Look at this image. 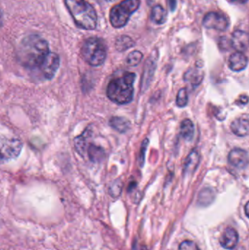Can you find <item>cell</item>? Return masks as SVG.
Here are the masks:
<instances>
[{
  "mask_svg": "<svg viewBox=\"0 0 249 250\" xmlns=\"http://www.w3.org/2000/svg\"><path fill=\"white\" fill-rule=\"evenodd\" d=\"M248 59L242 52L234 53L229 58V67L232 71L240 72L247 67Z\"/></svg>",
  "mask_w": 249,
  "mask_h": 250,
  "instance_id": "4fadbf2b",
  "label": "cell"
},
{
  "mask_svg": "<svg viewBox=\"0 0 249 250\" xmlns=\"http://www.w3.org/2000/svg\"><path fill=\"white\" fill-rule=\"evenodd\" d=\"M135 78V73L126 72L122 76L113 79L107 86L108 98L118 105L131 103L134 98Z\"/></svg>",
  "mask_w": 249,
  "mask_h": 250,
  "instance_id": "7a4b0ae2",
  "label": "cell"
},
{
  "mask_svg": "<svg viewBox=\"0 0 249 250\" xmlns=\"http://www.w3.org/2000/svg\"><path fill=\"white\" fill-rule=\"evenodd\" d=\"M221 245L227 250H232L237 246L238 242V233L232 228L225 229L219 239Z\"/></svg>",
  "mask_w": 249,
  "mask_h": 250,
  "instance_id": "7c38bea8",
  "label": "cell"
},
{
  "mask_svg": "<svg viewBox=\"0 0 249 250\" xmlns=\"http://www.w3.org/2000/svg\"><path fill=\"white\" fill-rule=\"evenodd\" d=\"M188 104V93L187 89H181L178 92L176 98V104L180 108H184Z\"/></svg>",
  "mask_w": 249,
  "mask_h": 250,
  "instance_id": "d4e9b609",
  "label": "cell"
},
{
  "mask_svg": "<svg viewBox=\"0 0 249 250\" xmlns=\"http://www.w3.org/2000/svg\"><path fill=\"white\" fill-rule=\"evenodd\" d=\"M168 4H169L170 8H171V11H174L175 7H176L177 0H168Z\"/></svg>",
  "mask_w": 249,
  "mask_h": 250,
  "instance_id": "f1b7e54d",
  "label": "cell"
},
{
  "mask_svg": "<svg viewBox=\"0 0 249 250\" xmlns=\"http://www.w3.org/2000/svg\"><path fill=\"white\" fill-rule=\"evenodd\" d=\"M213 200V191L206 189L200 192L199 196V203L201 205H209Z\"/></svg>",
  "mask_w": 249,
  "mask_h": 250,
  "instance_id": "cb8c5ba5",
  "label": "cell"
},
{
  "mask_svg": "<svg viewBox=\"0 0 249 250\" xmlns=\"http://www.w3.org/2000/svg\"><path fill=\"white\" fill-rule=\"evenodd\" d=\"M231 46L238 52L247 51L249 47V35L244 31H235L231 38Z\"/></svg>",
  "mask_w": 249,
  "mask_h": 250,
  "instance_id": "30bf717a",
  "label": "cell"
},
{
  "mask_svg": "<svg viewBox=\"0 0 249 250\" xmlns=\"http://www.w3.org/2000/svg\"><path fill=\"white\" fill-rule=\"evenodd\" d=\"M156 61L153 57H149L145 64L143 77L141 82V90L145 91L148 89L151 82L153 79L156 70Z\"/></svg>",
  "mask_w": 249,
  "mask_h": 250,
  "instance_id": "8fae6325",
  "label": "cell"
},
{
  "mask_svg": "<svg viewBox=\"0 0 249 250\" xmlns=\"http://www.w3.org/2000/svg\"><path fill=\"white\" fill-rule=\"evenodd\" d=\"M232 2L236 3V4H245L248 1V0H231Z\"/></svg>",
  "mask_w": 249,
  "mask_h": 250,
  "instance_id": "4dcf8cb0",
  "label": "cell"
},
{
  "mask_svg": "<svg viewBox=\"0 0 249 250\" xmlns=\"http://www.w3.org/2000/svg\"><path fill=\"white\" fill-rule=\"evenodd\" d=\"M230 127L232 132L238 136L245 137L249 135V121L246 119L239 118L234 120Z\"/></svg>",
  "mask_w": 249,
  "mask_h": 250,
  "instance_id": "9a60e30c",
  "label": "cell"
},
{
  "mask_svg": "<svg viewBox=\"0 0 249 250\" xmlns=\"http://www.w3.org/2000/svg\"><path fill=\"white\" fill-rule=\"evenodd\" d=\"M203 79V72L196 68L190 69L184 74V80L192 86H198L201 83Z\"/></svg>",
  "mask_w": 249,
  "mask_h": 250,
  "instance_id": "d6986e66",
  "label": "cell"
},
{
  "mask_svg": "<svg viewBox=\"0 0 249 250\" xmlns=\"http://www.w3.org/2000/svg\"><path fill=\"white\" fill-rule=\"evenodd\" d=\"M107 1H114L115 0H106Z\"/></svg>",
  "mask_w": 249,
  "mask_h": 250,
  "instance_id": "d6a6232c",
  "label": "cell"
},
{
  "mask_svg": "<svg viewBox=\"0 0 249 250\" xmlns=\"http://www.w3.org/2000/svg\"><path fill=\"white\" fill-rule=\"evenodd\" d=\"M203 24L207 29L223 32L229 27L230 23L228 19L222 13L210 12L203 19Z\"/></svg>",
  "mask_w": 249,
  "mask_h": 250,
  "instance_id": "52a82bcc",
  "label": "cell"
},
{
  "mask_svg": "<svg viewBox=\"0 0 249 250\" xmlns=\"http://www.w3.org/2000/svg\"><path fill=\"white\" fill-rule=\"evenodd\" d=\"M92 131L87 128L81 135H78L75 138L74 144L76 151L80 156H84L85 152L87 150L89 144H88V140L90 138Z\"/></svg>",
  "mask_w": 249,
  "mask_h": 250,
  "instance_id": "5bb4252c",
  "label": "cell"
},
{
  "mask_svg": "<svg viewBox=\"0 0 249 250\" xmlns=\"http://www.w3.org/2000/svg\"><path fill=\"white\" fill-rule=\"evenodd\" d=\"M49 53V45L45 39L39 35H29L18 48V60L26 68L35 70L40 67Z\"/></svg>",
  "mask_w": 249,
  "mask_h": 250,
  "instance_id": "6da1fadb",
  "label": "cell"
},
{
  "mask_svg": "<svg viewBox=\"0 0 249 250\" xmlns=\"http://www.w3.org/2000/svg\"><path fill=\"white\" fill-rule=\"evenodd\" d=\"M245 213L249 218V201L245 206Z\"/></svg>",
  "mask_w": 249,
  "mask_h": 250,
  "instance_id": "1f68e13d",
  "label": "cell"
},
{
  "mask_svg": "<svg viewBox=\"0 0 249 250\" xmlns=\"http://www.w3.org/2000/svg\"><path fill=\"white\" fill-rule=\"evenodd\" d=\"M143 58V54L140 51H132L127 57L126 63H127V65L130 66V67H135V66L140 64Z\"/></svg>",
  "mask_w": 249,
  "mask_h": 250,
  "instance_id": "603a6c76",
  "label": "cell"
},
{
  "mask_svg": "<svg viewBox=\"0 0 249 250\" xmlns=\"http://www.w3.org/2000/svg\"><path fill=\"white\" fill-rule=\"evenodd\" d=\"M134 42L130 37L127 35H122L117 38L115 41V46L117 51L119 52L127 51L129 48L134 46Z\"/></svg>",
  "mask_w": 249,
  "mask_h": 250,
  "instance_id": "7402d4cb",
  "label": "cell"
},
{
  "mask_svg": "<svg viewBox=\"0 0 249 250\" xmlns=\"http://www.w3.org/2000/svg\"><path fill=\"white\" fill-rule=\"evenodd\" d=\"M200 162V155L197 150H193L186 159L184 164V173L186 174L192 173L197 169Z\"/></svg>",
  "mask_w": 249,
  "mask_h": 250,
  "instance_id": "e0dca14e",
  "label": "cell"
},
{
  "mask_svg": "<svg viewBox=\"0 0 249 250\" xmlns=\"http://www.w3.org/2000/svg\"><path fill=\"white\" fill-rule=\"evenodd\" d=\"M121 189H122V183L119 179L115 180L112 185H111L110 188L109 192L111 194V196L114 198H116L118 197L121 194Z\"/></svg>",
  "mask_w": 249,
  "mask_h": 250,
  "instance_id": "484cf974",
  "label": "cell"
},
{
  "mask_svg": "<svg viewBox=\"0 0 249 250\" xmlns=\"http://www.w3.org/2000/svg\"><path fill=\"white\" fill-rule=\"evenodd\" d=\"M22 143L17 138L3 139L1 141V161L6 162L19 157L22 149Z\"/></svg>",
  "mask_w": 249,
  "mask_h": 250,
  "instance_id": "8992f818",
  "label": "cell"
},
{
  "mask_svg": "<svg viewBox=\"0 0 249 250\" xmlns=\"http://www.w3.org/2000/svg\"><path fill=\"white\" fill-rule=\"evenodd\" d=\"M109 125L120 133H125L131 128V123L127 119L121 117H113L110 120Z\"/></svg>",
  "mask_w": 249,
  "mask_h": 250,
  "instance_id": "2e32d148",
  "label": "cell"
},
{
  "mask_svg": "<svg viewBox=\"0 0 249 250\" xmlns=\"http://www.w3.org/2000/svg\"><path fill=\"white\" fill-rule=\"evenodd\" d=\"M60 59L58 54L50 52L42 65L39 67V71L46 80H51L55 76L59 67Z\"/></svg>",
  "mask_w": 249,
  "mask_h": 250,
  "instance_id": "ba28073f",
  "label": "cell"
},
{
  "mask_svg": "<svg viewBox=\"0 0 249 250\" xmlns=\"http://www.w3.org/2000/svg\"><path fill=\"white\" fill-rule=\"evenodd\" d=\"M180 132L184 140L187 141H192L194 135V126L192 122L188 119L184 120L181 123Z\"/></svg>",
  "mask_w": 249,
  "mask_h": 250,
  "instance_id": "ffe728a7",
  "label": "cell"
},
{
  "mask_svg": "<svg viewBox=\"0 0 249 250\" xmlns=\"http://www.w3.org/2000/svg\"><path fill=\"white\" fill-rule=\"evenodd\" d=\"M149 141L148 138H146L142 142L141 146H140V154H139V165L140 167H143L144 166L145 158H146V152L147 150L148 146H149Z\"/></svg>",
  "mask_w": 249,
  "mask_h": 250,
  "instance_id": "4316f807",
  "label": "cell"
},
{
  "mask_svg": "<svg viewBox=\"0 0 249 250\" xmlns=\"http://www.w3.org/2000/svg\"><path fill=\"white\" fill-rule=\"evenodd\" d=\"M230 163L237 168H246L249 164V156L247 151L240 148H235L228 156Z\"/></svg>",
  "mask_w": 249,
  "mask_h": 250,
  "instance_id": "9c48e42d",
  "label": "cell"
},
{
  "mask_svg": "<svg viewBox=\"0 0 249 250\" xmlns=\"http://www.w3.org/2000/svg\"><path fill=\"white\" fill-rule=\"evenodd\" d=\"M152 21L157 24H162L167 20V13L161 5H156L152 8L151 15Z\"/></svg>",
  "mask_w": 249,
  "mask_h": 250,
  "instance_id": "44dd1931",
  "label": "cell"
},
{
  "mask_svg": "<svg viewBox=\"0 0 249 250\" xmlns=\"http://www.w3.org/2000/svg\"><path fill=\"white\" fill-rule=\"evenodd\" d=\"M140 0H124L114 6L110 13V21L115 28H121L127 24L132 15L140 7Z\"/></svg>",
  "mask_w": 249,
  "mask_h": 250,
  "instance_id": "5b68a950",
  "label": "cell"
},
{
  "mask_svg": "<svg viewBox=\"0 0 249 250\" xmlns=\"http://www.w3.org/2000/svg\"><path fill=\"white\" fill-rule=\"evenodd\" d=\"M66 7L78 27L93 30L97 24V15L95 8L86 0H64Z\"/></svg>",
  "mask_w": 249,
  "mask_h": 250,
  "instance_id": "3957f363",
  "label": "cell"
},
{
  "mask_svg": "<svg viewBox=\"0 0 249 250\" xmlns=\"http://www.w3.org/2000/svg\"><path fill=\"white\" fill-rule=\"evenodd\" d=\"M179 250H200L197 245L192 241L186 240L179 245Z\"/></svg>",
  "mask_w": 249,
  "mask_h": 250,
  "instance_id": "83f0119b",
  "label": "cell"
},
{
  "mask_svg": "<svg viewBox=\"0 0 249 250\" xmlns=\"http://www.w3.org/2000/svg\"><path fill=\"white\" fill-rule=\"evenodd\" d=\"M81 55L89 65L93 67L102 65L107 57V48L105 42L96 37L89 38L82 45Z\"/></svg>",
  "mask_w": 249,
  "mask_h": 250,
  "instance_id": "277c9868",
  "label": "cell"
},
{
  "mask_svg": "<svg viewBox=\"0 0 249 250\" xmlns=\"http://www.w3.org/2000/svg\"><path fill=\"white\" fill-rule=\"evenodd\" d=\"M238 102L241 103L243 105H245V104L249 102V98L247 96L241 97V101H238Z\"/></svg>",
  "mask_w": 249,
  "mask_h": 250,
  "instance_id": "f546056e",
  "label": "cell"
},
{
  "mask_svg": "<svg viewBox=\"0 0 249 250\" xmlns=\"http://www.w3.org/2000/svg\"><path fill=\"white\" fill-rule=\"evenodd\" d=\"M88 157L93 163H99L105 159V153L103 148L95 144H89L87 148Z\"/></svg>",
  "mask_w": 249,
  "mask_h": 250,
  "instance_id": "ac0fdd59",
  "label": "cell"
}]
</instances>
